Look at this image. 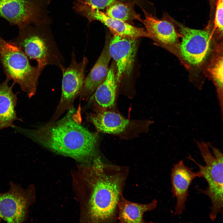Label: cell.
I'll list each match as a JSON object with an SVG mask.
<instances>
[{
	"label": "cell",
	"instance_id": "1",
	"mask_svg": "<svg viewBox=\"0 0 223 223\" xmlns=\"http://www.w3.org/2000/svg\"><path fill=\"white\" fill-rule=\"evenodd\" d=\"M71 109L62 119L35 129L15 126V131L57 154L80 161L97 156L96 133L82 126Z\"/></svg>",
	"mask_w": 223,
	"mask_h": 223
},
{
	"label": "cell",
	"instance_id": "2",
	"mask_svg": "<svg viewBox=\"0 0 223 223\" xmlns=\"http://www.w3.org/2000/svg\"><path fill=\"white\" fill-rule=\"evenodd\" d=\"M91 171L92 190L89 213L96 222L117 220V204L128 174L126 167L102 163L95 160Z\"/></svg>",
	"mask_w": 223,
	"mask_h": 223
},
{
	"label": "cell",
	"instance_id": "3",
	"mask_svg": "<svg viewBox=\"0 0 223 223\" xmlns=\"http://www.w3.org/2000/svg\"><path fill=\"white\" fill-rule=\"evenodd\" d=\"M49 24L27 25L19 28L18 35L9 41L19 48L28 58L36 60L42 70L48 65L65 67L60 51Z\"/></svg>",
	"mask_w": 223,
	"mask_h": 223
},
{
	"label": "cell",
	"instance_id": "4",
	"mask_svg": "<svg viewBox=\"0 0 223 223\" xmlns=\"http://www.w3.org/2000/svg\"><path fill=\"white\" fill-rule=\"evenodd\" d=\"M196 146L203 159L205 165H202L191 156L188 158L194 161L199 167L198 172L199 177L207 181L208 186L200 192L205 194L210 199L212 203L210 219L214 221L219 213H221L223 208V155L218 148L213 146L209 142L195 141Z\"/></svg>",
	"mask_w": 223,
	"mask_h": 223
},
{
	"label": "cell",
	"instance_id": "5",
	"mask_svg": "<svg viewBox=\"0 0 223 223\" xmlns=\"http://www.w3.org/2000/svg\"><path fill=\"white\" fill-rule=\"evenodd\" d=\"M29 59L21 49L0 36V61L7 78L18 84L30 98L36 92L43 70L32 66Z\"/></svg>",
	"mask_w": 223,
	"mask_h": 223
},
{
	"label": "cell",
	"instance_id": "6",
	"mask_svg": "<svg viewBox=\"0 0 223 223\" xmlns=\"http://www.w3.org/2000/svg\"><path fill=\"white\" fill-rule=\"evenodd\" d=\"M51 0H0V17L19 28L31 24H49L47 9Z\"/></svg>",
	"mask_w": 223,
	"mask_h": 223
},
{
	"label": "cell",
	"instance_id": "7",
	"mask_svg": "<svg viewBox=\"0 0 223 223\" xmlns=\"http://www.w3.org/2000/svg\"><path fill=\"white\" fill-rule=\"evenodd\" d=\"M180 27L181 41L179 48L182 57L192 66L201 65L212 51L211 35L206 30Z\"/></svg>",
	"mask_w": 223,
	"mask_h": 223
},
{
	"label": "cell",
	"instance_id": "8",
	"mask_svg": "<svg viewBox=\"0 0 223 223\" xmlns=\"http://www.w3.org/2000/svg\"><path fill=\"white\" fill-rule=\"evenodd\" d=\"M7 191L0 193V217L8 223L25 221L33 199L32 188L24 189L13 182Z\"/></svg>",
	"mask_w": 223,
	"mask_h": 223
},
{
	"label": "cell",
	"instance_id": "9",
	"mask_svg": "<svg viewBox=\"0 0 223 223\" xmlns=\"http://www.w3.org/2000/svg\"><path fill=\"white\" fill-rule=\"evenodd\" d=\"M89 119L98 132L124 138L143 131L149 126L145 125L150 124L149 121L130 120L114 110L97 111Z\"/></svg>",
	"mask_w": 223,
	"mask_h": 223
},
{
	"label": "cell",
	"instance_id": "10",
	"mask_svg": "<svg viewBox=\"0 0 223 223\" xmlns=\"http://www.w3.org/2000/svg\"><path fill=\"white\" fill-rule=\"evenodd\" d=\"M110 33L108 35L109 52L115 62L118 84L132 73L138 48V38Z\"/></svg>",
	"mask_w": 223,
	"mask_h": 223
},
{
	"label": "cell",
	"instance_id": "11",
	"mask_svg": "<svg viewBox=\"0 0 223 223\" xmlns=\"http://www.w3.org/2000/svg\"><path fill=\"white\" fill-rule=\"evenodd\" d=\"M69 66L61 69L63 75L62 92L58 107L61 108L71 107L76 98L80 96L86 77L87 57L84 56L80 62H77L73 50Z\"/></svg>",
	"mask_w": 223,
	"mask_h": 223
},
{
	"label": "cell",
	"instance_id": "12",
	"mask_svg": "<svg viewBox=\"0 0 223 223\" xmlns=\"http://www.w3.org/2000/svg\"><path fill=\"white\" fill-rule=\"evenodd\" d=\"M76 11L90 21L96 20L100 21L108 28L112 34L137 38L149 37L148 35L144 28L136 27L109 17L103 11L79 6L76 8Z\"/></svg>",
	"mask_w": 223,
	"mask_h": 223
},
{
	"label": "cell",
	"instance_id": "13",
	"mask_svg": "<svg viewBox=\"0 0 223 223\" xmlns=\"http://www.w3.org/2000/svg\"><path fill=\"white\" fill-rule=\"evenodd\" d=\"M199 177L198 172L185 165L182 160L176 164L172 169L171 181L172 192L177 198L175 215H179L185 210V203L189 195V189L193 180Z\"/></svg>",
	"mask_w": 223,
	"mask_h": 223
},
{
	"label": "cell",
	"instance_id": "14",
	"mask_svg": "<svg viewBox=\"0 0 223 223\" xmlns=\"http://www.w3.org/2000/svg\"><path fill=\"white\" fill-rule=\"evenodd\" d=\"M111 58L109 52V41L107 37L100 55L85 77L80 95L81 98H91L97 88L105 80L108 74V65Z\"/></svg>",
	"mask_w": 223,
	"mask_h": 223
},
{
	"label": "cell",
	"instance_id": "15",
	"mask_svg": "<svg viewBox=\"0 0 223 223\" xmlns=\"http://www.w3.org/2000/svg\"><path fill=\"white\" fill-rule=\"evenodd\" d=\"M145 17L142 22L151 38L156 42L165 45L175 44L178 35L173 24L165 20H160L149 14L141 8Z\"/></svg>",
	"mask_w": 223,
	"mask_h": 223
},
{
	"label": "cell",
	"instance_id": "16",
	"mask_svg": "<svg viewBox=\"0 0 223 223\" xmlns=\"http://www.w3.org/2000/svg\"><path fill=\"white\" fill-rule=\"evenodd\" d=\"M118 84L116 66L115 62L113 61L109 68L105 79L97 88L91 97L97 106V111L114 110Z\"/></svg>",
	"mask_w": 223,
	"mask_h": 223
},
{
	"label": "cell",
	"instance_id": "17",
	"mask_svg": "<svg viewBox=\"0 0 223 223\" xmlns=\"http://www.w3.org/2000/svg\"><path fill=\"white\" fill-rule=\"evenodd\" d=\"M10 80H6L0 84V131L11 127L14 121L20 120L17 116L15 107L17 102V94L12 90L14 83L9 85Z\"/></svg>",
	"mask_w": 223,
	"mask_h": 223
},
{
	"label": "cell",
	"instance_id": "18",
	"mask_svg": "<svg viewBox=\"0 0 223 223\" xmlns=\"http://www.w3.org/2000/svg\"><path fill=\"white\" fill-rule=\"evenodd\" d=\"M157 204L155 199L146 204L133 202L125 199L122 194L117 204V220L122 223H145L143 219L144 213L155 209Z\"/></svg>",
	"mask_w": 223,
	"mask_h": 223
},
{
	"label": "cell",
	"instance_id": "19",
	"mask_svg": "<svg viewBox=\"0 0 223 223\" xmlns=\"http://www.w3.org/2000/svg\"><path fill=\"white\" fill-rule=\"evenodd\" d=\"M135 5L131 3L116 2L108 6L103 12L109 17L134 25V21L142 22V20L140 15L135 10Z\"/></svg>",
	"mask_w": 223,
	"mask_h": 223
},
{
	"label": "cell",
	"instance_id": "20",
	"mask_svg": "<svg viewBox=\"0 0 223 223\" xmlns=\"http://www.w3.org/2000/svg\"><path fill=\"white\" fill-rule=\"evenodd\" d=\"M142 0H78L77 2L92 9L102 11L112 4L118 2L131 3L138 4Z\"/></svg>",
	"mask_w": 223,
	"mask_h": 223
},
{
	"label": "cell",
	"instance_id": "21",
	"mask_svg": "<svg viewBox=\"0 0 223 223\" xmlns=\"http://www.w3.org/2000/svg\"><path fill=\"white\" fill-rule=\"evenodd\" d=\"M223 0H217L214 19L215 28L220 33L223 32Z\"/></svg>",
	"mask_w": 223,
	"mask_h": 223
}]
</instances>
